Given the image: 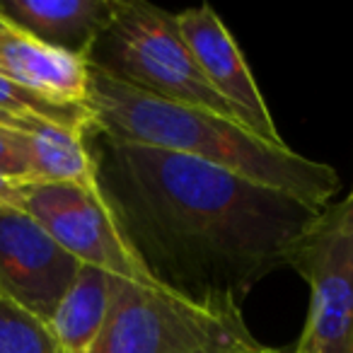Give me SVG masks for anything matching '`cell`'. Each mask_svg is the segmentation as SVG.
<instances>
[{"mask_svg":"<svg viewBox=\"0 0 353 353\" xmlns=\"http://www.w3.org/2000/svg\"><path fill=\"white\" fill-rule=\"evenodd\" d=\"M12 30H15V27H12L10 22L6 20V17L0 15V34H8V32H12Z\"/></svg>","mask_w":353,"mask_h":353,"instance_id":"e0dca14e","label":"cell"},{"mask_svg":"<svg viewBox=\"0 0 353 353\" xmlns=\"http://www.w3.org/2000/svg\"><path fill=\"white\" fill-rule=\"evenodd\" d=\"M0 174L15 182L30 184V162H27L25 131L0 123Z\"/></svg>","mask_w":353,"mask_h":353,"instance_id":"9a60e30c","label":"cell"},{"mask_svg":"<svg viewBox=\"0 0 353 353\" xmlns=\"http://www.w3.org/2000/svg\"><path fill=\"white\" fill-rule=\"evenodd\" d=\"M0 112L12 119H20V121L56 123V126L75 128V131L85 133L94 131V121L88 104L54 102V99L41 97L22 85L12 83L6 75H0Z\"/></svg>","mask_w":353,"mask_h":353,"instance_id":"4fadbf2b","label":"cell"},{"mask_svg":"<svg viewBox=\"0 0 353 353\" xmlns=\"http://www.w3.org/2000/svg\"><path fill=\"white\" fill-rule=\"evenodd\" d=\"M80 266L22 208H0V293L6 298L46 324Z\"/></svg>","mask_w":353,"mask_h":353,"instance_id":"52a82bcc","label":"cell"},{"mask_svg":"<svg viewBox=\"0 0 353 353\" xmlns=\"http://www.w3.org/2000/svg\"><path fill=\"white\" fill-rule=\"evenodd\" d=\"M310 285V307L295 353H353V189L319 211L290 252Z\"/></svg>","mask_w":353,"mask_h":353,"instance_id":"5b68a950","label":"cell"},{"mask_svg":"<svg viewBox=\"0 0 353 353\" xmlns=\"http://www.w3.org/2000/svg\"><path fill=\"white\" fill-rule=\"evenodd\" d=\"M88 136L56 123H37L32 131H25L30 182L97 187V167Z\"/></svg>","mask_w":353,"mask_h":353,"instance_id":"7c38bea8","label":"cell"},{"mask_svg":"<svg viewBox=\"0 0 353 353\" xmlns=\"http://www.w3.org/2000/svg\"><path fill=\"white\" fill-rule=\"evenodd\" d=\"M88 138L97 192L138 266L155 288L211 312H242L322 211L194 157Z\"/></svg>","mask_w":353,"mask_h":353,"instance_id":"6da1fadb","label":"cell"},{"mask_svg":"<svg viewBox=\"0 0 353 353\" xmlns=\"http://www.w3.org/2000/svg\"><path fill=\"white\" fill-rule=\"evenodd\" d=\"M117 0H0V15L17 32L68 54H88L114 17Z\"/></svg>","mask_w":353,"mask_h":353,"instance_id":"9c48e42d","label":"cell"},{"mask_svg":"<svg viewBox=\"0 0 353 353\" xmlns=\"http://www.w3.org/2000/svg\"><path fill=\"white\" fill-rule=\"evenodd\" d=\"M179 30L208 85L230 104L237 121L261 141L285 145L235 37L208 3L176 15Z\"/></svg>","mask_w":353,"mask_h":353,"instance_id":"ba28073f","label":"cell"},{"mask_svg":"<svg viewBox=\"0 0 353 353\" xmlns=\"http://www.w3.org/2000/svg\"><path fill=\"white\" fill-rule=\"evenodd\" d=\"M117 276L92 266H80L54 314L46 322L61 353H90L102 336L114 300Z\"/></svg>","mask_w":353,"mask_h":353,"instance_id":"8fae6325","label":"cell"},{"mask_svg":"<svg viewBox=\"0 0 353 353\" xmlns=\"http://www.w3.org/2000/svg\"><path fill=\"white\" fill-rule=\"evenodd\" d=\"M269 353H281V351H279V348H271V351H269Z\"/></svg>","mask_w":353,"mask_h":353,"instance_id":"ac0fdd59","label":"cell"},{"mask_svg":"<svg viewBox=\"0 0 353 353\" xmlns=\"http://www.w3.org/2000/svg\"><path fill=\"white\" fill-rule=\"evenodd\" d=\"M281 353H295V351H281Z\"/></svg>","mask_w":353,"mask_h":353,"instance_id":"d6986e66","label":"cell"},{"mask_svg":"<svg viewBox=\"0 0 353 353\" xmlns=\"http://www.w3.org/2000/svg\"><path fill=\"white\" fill-rule=\"evenodd\" d=\"M242 312H211L152 285L117 279L102 336L90 353H269Z\"/></svg>","mask_w":353,"mask_h":353,"instance_id":"277c9868","label":"cell"},{"mask_svg":"<svg viewBox=\"0 0 353 353\" xmlns=\"http://www.w3.org/2000/svg\"><path fill=\"white\" fill-rule=\"evenodd\" d=\"M0 353H61L49 327L0 293Z\"/></svg>","mask_w":353,"mask_h":353,"instance_id":"5bb4252c","label":"cell"},{"mask_svg":"<svg viewBox=\"0 0 353 353\" xmlns=\"http://www.w3.org/2000/svg\"><path fill=\"white\" fill-rule=\"evenodd\" d=\"M20 208L83 266L152 285L123 242L97 187L30 182L22 187Z\"/></svg>","mask_w":353,"mask_h":353,"instance_id":"8992f818","label":"cell"},{"mask_svg":"<svg viewBox=\"0 0 353 353\" xmlns=\"http://www.w3.org/2000/svg\"><path fill=\"white\" fill-rule=\"evenodd\" d=\"M88 65L167 102L237 121L230 104L208 85L194 61L176 15L145 0H117L112 22L90 49Z\"/></svg>","mask_w":353,"mask_h":353,"instance_id":"3957f363","label":"cell"},{"mask_svg":"<svg viewBox=\"0 0 353 353\" xmlns=\"http://www.w3.org/2000/svg\"><path fill=\"white\" fill-rule=\"evenodd\" d=\"M22 187L25 182H15V179L0 174V208H20Z\"/></svg>","mask_w":353,"mask_h":353,"instance_id":"2e32d148","label":"cell"},{"mask_svg":"<svg viewBox=\"0 0 353 353\" xmlns=\"http://www.w3.org/2000/svg\"><path fill=\"white\" fill-rule=\"evenodd\" d=\"M88 109L94 131L133 145L176 152L327 208L341 189L336 170L288 145H274L208 109L167 102L90 68Z\"/></svg>","mask_w":353,"mask_h":353,"instance_id":"7a4b0ae2","label":"cell"},{"mask_svg":"<svg viewBox=\"0 0 353 353\" xmlns=\"http://www.w3.org/2000/svg\"><path fill=\"white\" fill-rule=\"evenodd\" d=\"M0 75L54 102L88 104V61L41 44L25 32L0 34Z\"/></svg>","mask_w":353,"mask_h":353,"instance_id":"30bf717a","label":"cell"}]
</instances>
